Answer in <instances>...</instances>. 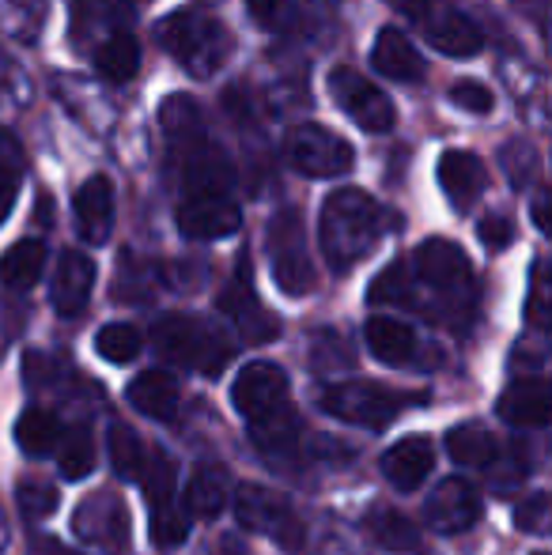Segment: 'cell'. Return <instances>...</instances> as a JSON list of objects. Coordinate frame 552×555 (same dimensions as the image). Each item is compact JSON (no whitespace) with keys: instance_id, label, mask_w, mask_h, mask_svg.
I'll return each instance as SVG.
<instances>
[{"instance_id":"cell-1","label":"cell","mask_w":552,"mask_h":555,"mask_svg":"<svg viewBox=\"0 0 552 555\" xmlns=\"http://www.w3.org/2000/svg\"><path fill=\"white\" fill-rule=\"evenodd\" d=\"M394 220L371 193L363 190H333L318 216V246L322 257L337 276L352 272L371 249L383 242V234L390 231Z\"/></svg>"},{"instance_id":"cell-2","label":"cell","mask_w":552,"mask_h":555,"mask_svg":"<svg viewBox=\"0 0 552 555\" xmlns=\"http://www.w3.org/2000/svg\"><path fill=\"white\" fill-rule=\"evenodd\" d=\"M155 42L190 76L208 80L231 57V30L205 12H170L155 23Z\"/></svg>"},{"instance_id":"cell-3","label":"cell","mask_w":552,"mask_h":555,"mask_svg":"<svg viewBox=\"0 0 552 555\" xmlns=\"http://www.w3.org/2000/svg\"><path fill=\"white\" fill-rule=\"evenodd\" d=\"M152 344L167 363L193 366L201 374H220L235 356V344L220 325L193 314H163L152 325Z\"/></svg>"},{"instance_id":"cell-4","label":"cell","mask_w":552,"mask_h":555,"mask_svg":"<svg viewBox=\"0 0 552 555\" xmlns=\"http://www.w3.org/2000/svg\"><path fill=\"white\" fill-rule=\"evenodd\" d=\"M413 276L420 292L432 295L427 310H447L462 318L473 302V264L450 238H427L413 254Z\"/></svg>"},{"instance_id":"cell-5","label":"cell","mask_w":552,"mask_h":555,"mask_svg":"<svg viewBox=\"0 0 552 555\" xmlns=\"http://www.w3.org/2000/svg\"><path fill=\"white\" fill-rule=\"evenodd\" d=\"M269 264H273V280L284 295L299 299V295L314 292V261L307 249V227L295 208H284L269 220L266 231Z\"/></svg>"},{"instance_id":"cell-6","label":"cell","mask_w":552,"mask_h":555,"mask_svg":"<svg viewBox=\"0 0 552 555\" xmlns=\"http://www.w3.org/2000/svg\"><path fill=\"white\" fill-rule=\"evenodd\" d=\"M398 12H406L409 20L424 30V38L447 57H473L485 46L480 27L465 12H458L450 0H394Z\"/></svg>"},{"instance_id":"cell-7","label":"cell","mask_w":552,"mask_h":555,"mask_svg":"<svg viewBox=\"0 0 552 555\" xmlns=\"http://www.w3.org/2000/svg\"><path fill=\"white\" fill-rule=\"evenodd\" d=\"M231 506H235V518L243 529L269 537V541H277L284 552L303 548V521L284 495L261 488V483H243V488L235 491V499H231Z\"/></svg>"},{"instance_id":"cell-8","label":"cell","mask_w":552,"mask_h":555,"mask_svg":"<svg viewBox=\"0 0 552 555\" xmlns=\"http://www.w3.org/2000/svg\"><path fill=\"white\" fill-rule=\"evenodd\" d=\"M401 404H406V397L386 386H371V382H337L322 393V409L330 416L368 427V431H383L401 412Z\"/></svg>"},{"instance_id":"cell-9","label":"cell","mask_w":552,"mask_h":555,"mask_svg":"<svg viewBox=\"0 0 552 555\" xmlns=\"http://www.w3.org/2000/svg\"><path fill=\"white\" fill-rule=\"evenodd\" d=\"M330 95L363 132H390L398 121L390 95L378 83H371L363 73H356L352 65H337L330 73Z\"/></svg>"},{"instance_id":"cell-10","label":"cell","mask_w":552,"mask_h":555,"mask_svg":"<svg viewBox=\"0 0 552 555\" xmlns=\"http://www.w3.org/2000/svg\"><path fill=\"white\" fill-rule=\"evenodd\" d=\"M287 159L303 178H341L352 170L356 152L345 137H337L333 129L318 121H307L292 132L287 140Z\"/></svg>"},{"instance_id":"cell-11","label":"cell","mask_w":552,"mask_h":555,"mask_svg":"<svg viewBox=\"0 0 552 555\" xmlns=\"http://www.w3.org/2000/svg\"><path fill=\"white\" fill-rule=\"evenodd\" d=\"M243 227V212H239L231 193H190L178 201V231L193 242H216L228 238Z\"/></svg>"},{"instance_id":"cell-12","label":"cell","mask_w":552,"mask_h":555,"mask_svg":"<svg viewBox=\"0 0 552 555\" xmlns=\"http://www.w3.org/2000/svg\"><path fill=\"white\" fill-rule=\"evenodd\" d=\"M231 401L246 424H258L287 404V374L277 363H246L231 386Z\"/></svg>"},{"instance_id":"cell-13","label":"cell","mask_w":552,"mask_h":555,"mask_svg":"<svg viewBox=\"0 0 552 555\" xmlns=\"http://www.w3.org/2000/svg\"><path fill=\"white\" fill-rule=\"evenodd\" d=\"M220 310L239 325V333L251 344H269L280 336V322L266 310V302L254 295L251 284V269H246V257L239 264V272L228 280V287L220 292Z\"/></svg>"},{"instance_id":"cell-14","label":"cell","mask_w":552,"mask_h":555,"mask_svg":"<svg viewBox=\"0 0 552 555\" xmlns=\"http://www.w3.org/2000/svg\"><path fill=\"white\" fill-rule=\"evenodd\" d=\"M424 514H427L432 533H442V537L465 533V529L480 518V491L473 488L470 480H462V476H447V480L435 483V491L427 495Z\"/></svg>"},{"instance_id":"cell-15","label":"cell","mask_w":552,"mask_h":555,"mask_svg":"<svg viewBox=\"0 0 552 555\" xmlns=\"http://www.w3.org/2000/svg\"><path fill=\"white\" fill-rule=\"evenodd\" d=\"M129 27H133V0H76L73 4V42L84 53L99 50L106 38Z\"/></svg>"},{"instance_id":"cell-16","label":"cell","mask_w":552,"mask_h":555,"mask_svg":"<svg viewBox=\"0 0 552 555\" xmlns=\"http://www.w3.org/2000/svg\"><path fill=\"white\" fill-rule=\"evenodd\" d=\"M439 185L458 212H470L488 185V167L465 147H450L439 159Z\"/></svg>"},{"instance_id":"cell-17","label":"cell","mask_w":552,"mask_h":555,"mask_svg":"<svg viewBox=\"0 0 552 555\" xmlns=\"http://www.w3.org/2000/svg\"><path fill=\"white\" fill-rule=\"evenodd\" d=\"M73 212H76V231H80L84 242L99 246V242L111 238V231H114V182L111 178L91 175L88 182L76 190Z\"/></svg>"},{"instance_id":"cell-18","label":"cell","mask_w":552,"mask_h":555,"mask_svg":"<svg viewBox=\"0 0 552 555\" xmlns=\"http://www.w3.org/2000/svg\"><path fill=\"white\" fill-rule=\"evenodd\" d=\"M91 287H95V261L88 254H80V249H65L50 284V299L57 307V314H80L91 299Z\"/></svg>"},{"instance_id":"cell-19","label":"cell","mask_w":552,"mask_h":555,"mask_svg":"<svg viewBox=\"0 0 552 555\" xmlns=\"http://www.w3.org/2000/svg\"><path fill=\"white\" fill-rule=\"evenodd\" d=\"M378 465H383V476L398 491H416L427 480V473L435 468V446L432 439L413 435V439H401L398 446H390Z\"/></svg>"},{"instance_id":"cell-20","label":"cell","mask_w":552,"mask_h":555,"mask_svg":"<svg viewBox=\"0 0 552 555\" xmlns=\"http://www.w3.org/2000/svg\"><path fill=\"white\" fill-rule=\"evenodd\" d=\"M371 65H375L383 76H390V80H398V83L424 80V57H420V50L409 42L406 30H398V27L378 30L375 46H371Z\"/></svg>"},{"instance_id":"cell-21","label":"cell","mask_w":552,"mask_h":555,"mask_svg":"<svg viewBox=\"0 0 552 555\" xmlns=\"http://www.w3.org/2000/svg\"><path fill=\"white\" fill-rule=\"evenodd\" d=\"M500 416L515 427H545L549 424V386L541 378H523L503 389Z\"/></svg>"},{"instance_id":"cell-22","label":"cell","mask_w":552,"mask_h":555,"mask_svg":"<svg viewBox=\"0 0 552 555\" xmlns=\"http://www.w3.org/2000/svg\"><path fill=\"white\" fill-rule=\"evenodd\" d=\"M76 529L84 541L91 544H121L126 541V514L114 495H95L80 506L76 514Z\"/></svg>"},{"instance_id":"cell-23","label":"cell","mask_w":552,"mask_h":555,"mask_svg":"<svg viewBox=\"0 0 552 555\" xmlns=\"http://www.w3.org/2000/svg\"><path fill=\"white\" fill-rule=\"evenodd\" d=\"M228 473L216 465H201L190 476V488H185V518L213 521L220 518V511L228 506Z\"/></svg>"},{"instance_id":"cell-24","label":"cell","mask_w":552,"mask_h":555,"mask_svg":"<svg viewBox=\"0 0 552 555\" xmlns=\"http://www.w3.org/2000/svg\"><path fill=\"white\" fill-rule=\"evenodd\" d=\"M129 404L152 420H175L178 412V382L167 371H144L129 382Z\"/></svg>"},{"instance_id":"cell-25","label":"cell","mask_w":552,"mask_h":555,"mask_svg":"<svg viewBox=\"0 0 552 555\" xmlns=\"http://www.w3.org/2000/svg\"><path fill=\"white\" fill-rule=\"evenodd\" d=\"M363 336H368L371 356L386 366L409 363L416 351V333L409 330L406 322H398V318H371V322L363 325Z\"/></svg>"},{"instance_id":"cell-26","label":"cell","mask_w":552,"mask_h":555,"mask_svg":"<svg viewBox=\"0 0 552 555\" xmlns=\"http://www.w3.org/2000/svg\"><path fill=\"white\" fill-rule=\"evenodd\" d=\"M46 269V246L38 238H20L0 254V284L8 292H30Z\"/></svg>"},{"instance_id":"cell-27","label":"cell","mask_w":552,"mask_h":555,"mask_svg":"<svg viewBox=\"0 0 552 555\" xmlns=\"http://www.w3.org/2000/svg\"><path fill=\"white\" fill-rule=\"evenodd\" d=\"M91 61H95V73L103 76V80H111V83L133 80L140 68V42H137L133 27L118 30V35L106 38L99 50H91Z\"/></svg>"},{"instance_id":"cell-28","label":"cell","mask_w":552,"mask_h":555,"mask_svg":"<svg viewBox=\"0 0 552 555\" xmlns=\"http://www.w3.org/2000/svg\"><path fill=\"white\" fill-rule=\"evenodd\" d=\"M368 299L375 307H413V310H424V299H420V287H416V276H413V264L406 261H394L378 272V280L368 287Z\"/></svg>"},{"instance_id":"cell-29","label":"cell","mask_w":552,"mask_h":555,"mask_svg":"<svg viewBox=\"0 0 552 555\" xmlns=\"http://www.w3.org/2000/svg\"><path fill=\"white\" fill-rule=\"evenodd\" d=\"M254 427V439H258L261 446V453L266 457H292L295 450H299V420H295V412H292V404H280V409L273 412V416H266V420H258V424H251Z\"/></svg>"},{"instance_id":"cell-30","label":"cell","mask_w":552,"mask_h":555,"mask_svg":"<svg viewBox=\"0 0 552 555\" xmlns=\"http://www.w3.org/2000/svg\"><path fill=\"white\" fill-rule=\"evenodd\" d=\"M447 453L465 468H488L492 457L500 453V442L492 439V431L480 424H462L447 435Z\"/></svg>"},{"instance_id":"cell-31","label":"cell","mask_w":552,"mask_h":555,"mask_svg":"<svg viewBox=\"0 0 552 555\" xmlns=\"http://www.w3.org/2000/svg\"><path fill=\"white\" fill-rule=\"evenodd\" d=\"M61 439V424L53 412L46 409H27L20 420H15V442L27 457H46L53 453V446Z\"/></svg>"},{"instance_id":"cell-32","label":"cell","mask_w":552,"mask_h":555,"mask_svg":"<svg viewBox=\"0 0 552 555\" xmlns=\"http://www.w3.org/2000/svg\"><path fill=\"white\" fill-rule=\"evenodd\" d=\"M53 453H57V468L65 480H84V476L95 468V439H91L88 427H68V431H61Z\"/></svg>"},{"instance_id":"cell-33","label":"cell","mask_w":552,"mask_h":555,"mask_svg":"<svg viewBox=\"0 0 552 555\" xmlns=\"http://www.w3.org/2000/svg\"><path fill=\"white\" fill-rule=\"evenodd\" d=\"M175 480H178V468H175V461H170L167 453H163V450L144 453V465H140L137 483L144 488L147 511H152V506L175 503Z\"/></svg>"},{"instance_id":"cell-34","label":"cell","mask_w":552,"mask_h":555,"mask_svg":"<svg viewBox=\"0 0 552 555\" xmlns=\"http://www.w3.org/2000/svg\"><path fill=\"white\" fill-rule=\"evenodd\" d=\"M106 450H111V468L121 476V480H137L140 465H144V446H140L137 431L126 424H114L111 435H106Z\"/></svg>"},{"instance_id":"cell-35","label":"cell","mask_w":552,"mask_h":555,"mask_svg":"<svg viewBox=\"0 0 552 555\" xmlns=\"http://www.w3.org/2000/svg\"><path fill=\"white\" fill-rule=\"evenodd\" d=\"M368 526H371V533H375V541L383 544V548H390V552H413L420 544L413 521H409L406 514H398V511H386V506L371 514Z\"/></svg>"},{"instance_id":"cell-36","label":"cell","mask_w":552,"mask_h":555,"mask_svg":"<svg viewBox=\"0 0 552 555\" xmlns=\"http://www.w3.org/2000/svg\"><path fill=\"white\" fill-rule=\"evenodd\" d=\"M140 348H144V336L129 322H111L95 336V351L103 359H111V363H133L140 356Z\"/></svg>"},{"instance_id":"cell-37","label":"cell","mask_w":552,"mask_h":555,"mask_svg":"<svg viewBox=\"0 0 552 555\" xmlns=\"http://www.w3.org/2000/svg\"><path fill=\"white\" fill-rule=\"evenodd\" d=\"M20 175H23V152L15 144V137L0 132V223L8 220L15 205V193H20Z\"/></svg>"},{"instance_id":"cell-38","label":"cell","mask_w":552,"mask_h":555,"mask_svg":"<svg viewBox=\"0 0 552 555\" xmlns=\"http://www.w3.org/2000/svg\"><path fill=\"white\" fill-rule=\"evenodd\" d=\"M185 533H190V518H185V511H178V503L152 506V541L159 548H178Z\"/></svg>"},{"instance_id":"cell-39","label":"cell","mask_w":552,"mask_h":555,"mask_svg":"<svg viewBox=\"0 0 552 555\" xmlns=\"http://www.w3.org/2000/svg\"><path fill=\"white\" fill-rule=\"evenodd\" d=\"M15 499H20L27 518H46V514L57 511V491H53L50 483H20Z\"/></svg>"},{"instance_id":"cell-40","label":"cell","mask_w":552,"mask_h":555,"mask_svg":"<svg viewBox=\"0 0 552 555\" xmlns=\"http://www.w3.org/2000/svg\"><path fill=\"white\" fill-rule=\"evenodd\" d=\"M450 99H454V106H462L470 114H492L496 106V95L480 80H458L450 88Z\"/></svg>"},{"instance_id":"cell-41","label":"cell","mask_w":552,"mask_h":555,"mask_svg":"<svg viewBox=\"0 0 552 555\" xmlns=\"http://www.w3.org/2000/svg\"><path fill=\"white\" fill-rule=\"evenodd\" d=\"M526 314L538 330L549 325V284H545V264H534V287H530V302H526Z\"/></svg>"},{"instance_id":"cell-42","label":"cell","mask_w":552,"mask_h":555,"mask_svg":"<svg viewBox=\"0 0 552 555\" xmlns=\"http://www.w3.org/2000/svg\"><path fill=\"white\" fill-rule=\"evenodd\" d=\"M477 234L488 249H508L511 242H515V223H511L508 216H485V220L477 223Z\"/></svg>"},{"instance_id":"cell-43","label":"cell","mask_w":552,"mask_h":555,"mask_svg":"<svg viewBox=\"0 0 552 555\" xmlns=\"http://www.w3.org/2000/svg\"><path fill=\"white\" fill-rule=\"evenodd\" d=\"M545 511H549V499L545 495H534L530 503L518 506L515 526L523 529V533H541V529H545Z\"/></svg>"},{"instance_id":"cell-44","label":"cell","mask_w":552,"mask_h":555,"mask_svg":"<svg viewBox=\"0 0 552 555\" xmlns=\"http://www.w3.org/2000/svg\"><path fill=\"white\" fill-rule=\"evenodd\" d=\"M538 555H545V552H538Z\"/></svg>"}]
</instances>
